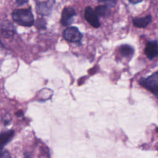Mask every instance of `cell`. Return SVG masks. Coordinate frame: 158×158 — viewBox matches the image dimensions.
Returning a JSON list of instances; mask_svg holds the SVG:
<instances>
[{
    "instance_id": "13",
    "label": "cell",
    "mask_w": 158,
    "mask_h": 158,
    "mask_svg": "<svg viewBox=\"0 0 158 158\" xmlns=\"http://www.w3.org/2000/svg\"><path fill=\"white\" fill-rule=\"evenodd\" d=\"M35 25L38 30H44L46 28V22L43 18H38L35 22Z\"/></svg>"
},
{
    "instance_id": "8",
    "label": "cell",
    "mask_w": 158,
    "mask_h": 158,
    "mask_svg": "<svg viewBox=\"0 0 158 158\" xmlns=\"http://www.w3.org/2000/svg\"><path fill=\"white\" fill-rule=\"evenodd\" d=\"M144 53L149 59H152L158 55V43L156 40L149 41L147 43Z\"/></svg>"
},
{
    "instance_id": "6",
    "label": "cell",
    "mask_w": 158,
    "mask_h": 158,
    "mask_svg": "<svg viewBox=\"0 0 158 158\" xmlns=\"http://www.w3.org/2000/svg\"><path fill=\"white\" fill-rule=\"evenodd\" d=\"M85 19L94 28H98L100 27V22L98 15L96 14L94 10L91 7L88 6L85 10Z\"/></svg>"
},
{
    "instance_id": "2",
    "label": "cell",
    "mask_w": 158,
    "mask_h": 158,
    "mask_svg": "<svg viewBox=\"0 0 158 158\" xmlns=\"http://www.w3.org/2000/svg\"><path fill=\"white\" fill-rule=\"evenodd\" d=\"M139 83L158 98V72L154 73L147 78H142Z\"/></svg>"
},
{
    "instance_id": "17",
    "label": "cell",
    "mask_w": 158,
    "mask_h": 158,
    "mask_svg": "<svg viewBox=\"0 0 158 158\" xmlns=\"http://www.w3.org/2000/svg\"><path fill=\"white\" fill-rule=\"evenodd\" d=\"M128 1L130 2H131L132 4H138V3L142 2L143 0H128Z\"/></svg>"
},
{
    "instance_id": "7",
    "label": "cell",
    "mask_w": 158,
    "mask_h": 158,
    "mask_svg": "<svg viewBox=\"0 0 158 158\" xmlns=\"http://www.w3.org/2000/svg\"><path fill=\"white\" fill-rule=\"evenodd\" d=\"M15 27L8 20H4L1 23V35L6 38H12L15 33Z\"/></svg>"
},
{
    "instance_id": "18",
    "label": "cell",
    "mask_w": 158,
    "mask_h": 158,
    "mask_svg": "<svg viewBox=\"0 0 158 158\" xmlns=\"http://www.w3.org/2000/svg\"><path fill=\"white\" fill-rule=\"evenodd\" d=\"M156 131L158 132V128H157V129H156Z\"/></svg>"
},
{
    "instance_id": "1",
    "label": "cell",
    "mask_w": 158,
    "mask_h": 158,
    "mask_svg": "<svg viewBox=\"0 0 158 158\" xmlns=\"http://www.w3.org/2000/svg\"><path fill=\"white\" fill-rule=\"evenodd\" d=\"M12 17L16 23L21 26L30 27L35 23L34 17L30 8L14 10Z\"/></svg>"
},
{
    "instance_id": "11",
    "label": "cell",
    "mask_w": 158,
    "mask_h": 158,
    "mask_svg": "<svg viewBox=\"0 0 158 158\" xmlns=\"http://www.w3.org/2000/svg\"><path fill=\"white\" fill-rule=\"evenodd\" d=\"M119 51L122 56L125 57H131L134 53L133 48L129 44H122L119 48Z\"/></svg>"
},
{
    "instance_id": "12",
    "label": "cell",
    "mask_w": 158,
    "mask_h": 158,
    "mask_svg": "<svg viewBox=\"0 0 158 158\" xmlns=\"http://www.w3.org/2000/svg\"><path fill=\"white\" fill-rule=\"evenodd\" d=\"M94 10L99 17H106L109 15L110 13V7L104 4L97 6Z\"/></svg>"
},
{
    "instance_id": "4",
    "label": "cell",
    "mask_w": 158,
    "mask_h": 158,
    "mask_svg": "<svg viewBox=\"0 0 158 158\" xmlns=\"http://www.w3.org/2000/svg\"><path fill=\"white\" fill-rule=\"evenodd\" d=\"M56 0H46L44 1H36V12L41 15H49L55 4Z\"/></svg>"
},
{
    "instance_id": "3",
    "label": "cell",
    "mask_w": 158,
    "mask_h": 158,
    "mask_svg": "<svg viewBox=\"0 0 158 158\" xmlns=\"http://www.w3.org/2000/svg\"><path fill=\"white\" fill-rule=\"evenodd\" d=\"M64 38L70 43H79L81 41L83 35L76 27H70L63 32Z\"/></svg>"
},
{
    "instance_id": "5",
    "label": "cell",
    "mask_w": 158,
    "mask_h": 158,
    "mask_svg": "<svg viewBox=\"0 0 158 158\" xmlns=\"http://www.w3.org/2000/svg\"><path fill=\"white\" fill-rule=\"evenodd\" d=\"M77 15L75 9L71 7H65L62 12L60 23L63 26L67 27L71 25Z\"/></svg>"
},
{
    "instance_id": "14",
    "label": "cell",
    "mask_w": 158,
    "mask_h": 158,
    "mask_svg": "<svg viewBox=\"0 0 158 158\" xmlns=\"http://www.w3.org/2000/svg\"><path fill=\"white\" fill-rule=\"evenodd\" d=\"M99 2L104 3L105 5L108 6L109 7H113L117 4V0H97Z\"/></svg>"
},
{
    "instance_id": "15",
    "label": "cell",
    "mask_w": 158,
    "mask_h": 158,
    "mask_svg": "<svg viewBox=\"0 0 158 158\" xmlns=\"http://www.w3.org/2000/svg\"><path fill=\"white\" fill-rule=\"evenodd\" d=\"M1 158H11L10 153L6 150L1 151Z\"/></svg>"
},
{
    "instance_id": "10",
    "label": "cell",
    "mask_w": 158,
    "mask_h": 158,
    "mask_svg": "<svg viewBox=\"0 0 158 158\" xmlns=\"http://www.w3.org/2000/svg\"><path fill=\"white\" fill-rule=\"evenodd\" d=\"M14 135V130H8L7 131H4L2 133H1L0 136V145L1 149L3 148L4 146H5L6 144H7L12 138H13Z\"/></svg>"
},
{
    "instance_id": "16",
    "label": "cell",
    "mask_w": 158,
    "mask_h": 158,
    "mask_svg": "<svg viewBox=\"0 0 158 158\" xmlns=\"http://www.w3.org/2000/svg\"><path fill=\"white\" fill-rule=\"evenodd\" d=\"M29 0H16V3L18 6H23V4L27 3Z\"/></svg>"
},
{
    "instance_id": "9",
    "label": "cell",
    "mask_w": 158,
    "mask_h": 158,
    "mask_svg": "<svg viewBox=\"0 0 158 158\" xmlns=\"http://www.w3.org/2000/svg\"><path fill=\"white\" fill-rule=\"evenodd\" d=\"M152 16L148 15L144 17H136L133 19V23L134 26L138 28H145L151 22Z\"/></svg>"
}]
</instances>
